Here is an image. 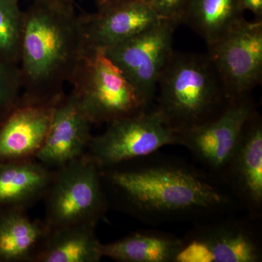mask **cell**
Here are the masks:
<instances>
[{"label":"cell","mask_w":262,"mask_h":262,"mask_svg":"<svg viewBox=\"0 0 262 262\" xmlns=\"http://www.w3.org/2000/svg\"><path fill=\"white\" fill-rule=\"evenodd\" d=\"M101 174L110 208L149 225H195L241 208L211 173L159 151L101 168Z\"/></svg>","instance_id":"1"},{"label":"cell","mask_w":262,"mask_h":262,"mask_svg":"<svg viewBox=\"0 0 262 262\" xmlns=\"http://www.w3.org/2000/svg\"><path fill=\"white\" fill-rule=\"evenodd\" d=\"M87 49L74 5L34 0L24 11L19 68L21 103L52 105Z\"/></svg>","instance_id":"2"},{"label":"cell","mask_w":262,"mask_h":262,"mask_svg":"<svg viewBox=\"0 0 262 262\" xmlns=\"http://www.w3.org/2000/svg\"><path fill=\"white\" fill-rule=\"evenodd\" d=\"M155 108L175 133L212 121L230 104L207 53L173 51L160 75Z\"/></svg>","instance_id":"3"},{"label":"cell","mask_w":262,"mask_h":262,"mask_svg":"<svg viewBox=\"0 0 262 262\" xmlns=\"http://www.w3.org/2000/svg\"><path fill=\"white\" fill-rule=\"evenodd\" d=\"M71 91L90 122L107 124L146 111L135 89L102 50L87 48L70 82Z\"/></svg>","instance_id":"4"},{"label":"cell","mask_w":262,"mask_h":262,"mask_svg":"<svg viewBox=\"0 0 262 262\" xmlns=\"http://www.w3.org/2000/svg\"><path fill=\"white\" fill-rule=\"evenodd\" d=\"M43 200V220L50 229L81 224L97 225L110 209L101 168L87 154L55 169Z\"/></svg>","instance_id":"5"},{"label":"cell","mask_w":262,"mask_h":262,"mask_svg":"<svg viewBox=\"0 0 262 262\" xmlns=\"http://www.w3.org/2000/svg\"><path fill=\"white\" fill-rule=\"evenodd\" d=\"M177 262H261L259 220L229 213L195 224L182 237Z\"/></svg>","instance_id":"6"},{"label":"cell","mask_w":262,"mask_h":262,"mask_svg":"<svg viewBox=\"0 0 262 262\" xmlns=\"http://www.w3.org/2000/svg\"><path fill=\"white\" fill-rule=\"evenodd\" d=\"M178 144L176 133L152 107L106 124V130L93 136L87 154L100 168L142 158L162 147Z\"/></svg>","instance_id":"7"},{"label":"cell","mask_w":262,"mask_h":262,"mask_svg":"<svg viewBox=\"0 0 262 262\" xmlns=\"http://www.w3.org/2000/svg\"><path fill=\"white\" fill-rule=\"evenodd\" d=\"M229 103L253 97L262 80V20L239 22L208 46Z\"/></svg>","instance_id":"8"},{"label":"cell","mask_w":262,"mask_h":262,"mask_svg":"<svg viewBox=\"0 0 262 262\" xmlns=\"http://www.w3.org/2000/svg\"><path fill=\"white\" fill-rule=\"evenodd\" d=\"M179 25L173 20L163 19L151 28L104 51L149 107L155 105L158 80L173 53L174 33Z\"/></svg>","instance_id":"9"},{"label":"cell","mask_w":262,"mask_h":262,"mask_svg":"<svg viewBox=\"0 0 262 262\" xmlns=\"http://www.w3.org/2000/svg\"><path fill=\"white\" fill-rule=\"evenodd\" d=\"M256 110L253 97L231 103L212 121L176 133L178 144L189 151L201 168L223 183L226 170L238 144L245 124Z\"/></svg>","instance_id":"10"},{"label":"cell","mask_w":262,"mask_h":262,"mask_svg":"<svg viewBox=\"0 0 262 262\" xmlns=\"http://www.w3.org/2000/svg\"><path fill=\"white\" fill-rule=\"evenodd\" d=\"M223 183L246 214L261 220L262 117L258 110L245 124Z\"/></svg>","instance_id":"11"},{"label":"cell","mask_w":262,"mask_h":262,"mask_svg":"<svg viewBox=\"0 0 262 262\" xmlns=\"http://www.w3.org/2000/svg\"><path fill=\"white\" fill-rule=\"evenodd\" d=\"M92 125L72 93H64L53 104L47 135L35 160L54 170L83 156L92 139Z\"/></svg>","instance_id":"12"},{"label":"cell","mask_w":262,"mask_h":262,"mask_svg":"<svg viewBox=\"0 0 262 262\" xmlns=\"http://www.w3.org/2000/svg\"><path fill=\"white\" fill-rule=\"evenodd\" d=\"M86 46L106 51L163 20L148 3L134 0L97 13L80 15Z\"/></svg>","instance_id":"13"},{"label":"cell","mask_w":262,"mask_h":262,"mask_svg":"<svg viewBox=\"0 0 262 262\" xmlns=\"http://www.w3.org/2000/svg\"><path fill=\"white\" fill-rule=\"evenodd\" d=\"M53 104H20L0 122V163L35 160L47 135Z\"/></svg>","instance_id":"14"},{"label":"cell","mask_w":262,"mask_h":262,"mask_svg":"<svg viewBox=\"0 0 262 262\" xmlns=\"http://www.w3.org/2000/svg\"><path fill=\"white\" fill-rule=\"evenodd\" d=\"M49 233L44 220H32L27 210L0 208V262H35Z\"/></svg>","instance_id":"15"},{"label":"cell","mask_w":262,"mask_h":262,"mask_svg":"<svg viewBox=\"0 0 262 262\" xmlns=\"http://www.w3.org/2000/svg\"><path fill=\"white\" fill-rule=\"evenodd\" d=\"M54 173L36 160L0 163V208L34 206L44 199Z\"/></svg>","instance_id":"16"},{"label":"cell","mask_w":262,"mask_h":262,"mask_svg":"<svg viewBox=\"0 0 262 262\" xmlns=\"http://www.w3.org/2000/svg\"><path fill=\"white\" fill-rule=\"evenodd\" d=\"M182 238L157 229H144L101 245L103 257L118 262H177Z\"/></svg>","instance_id":"17"},{"label":"cell","mask_w":262,"mask_h":262,"mask_svg":"<svg viewBox=\"0 0 262 262\" xmlns=\"http://www.w3.org/2000/svg\"><path fill=\"white\" fill-rule=\"evenodd\" d=\"M92 224L50 229L35 262H99L103 258L101 244Z\"/></svg>","instance_id":"18"},{"label":"cell","mask_w":262,"mask_h":262,"mask_svg":"<svg viewBox=\"0 0 262 262\" xmlns=\"http://www.w3.org/2000/svg\"><path fill=\"white\" fill-rule=\"evenodd\" d=\"M239 0H187L183 24L213 44L244 20Z\"/></svg>","instance_id":"19"},{"label":"cell","mask_w":262,"mask_h":262,"mask_svg":"<svg viewBox=\"0 0 262 262\" xmlns=\"http://www.w3.org/2000/svg\"><path fill=\"white\" fill-rule=\"evenodd\" d=\"M24 24L19 0H0V59L18 64Z\"/></svg>","instance_id":"20"},{"label":"cell","mask_w":262,"mask_h":262,"mask_svg":"<svg viewBox=\"0 0 262 262\" xmlns=\"http://www.w3.org/2000/svg\"><path fill=\"white\" fill-rule=\"evenodd\" d=\"M23 94L18 64L0 59V122L20 106Z\"/></svg>","instance_id":"21"},{"label":"cell","mask_w":262,"mask_h":262,"mask_svg":"<svg viewBox=\"0 0 262 262\" xmlns=\"http://www.w3.org/2000/svg\"><path fill=\"white\" fill-rule=\"evenodd\" d=\"M187 0H150L149 5L163 20L183 24Z\"/></svg>","instance_id":"22"},{"label":"cell","mask_w":262,"mask_h":262,"mask_svg":"<svg viewBox=\"0 0 262 262\" xmlns=\"http://www.w3.org/2000/svg\"><path fill=\"white\" fill-rule=\"evenodd\" d=\"M241 8L249 10L254 15L255 20H262V0H239Z\"/></svg>","instance_id":"23"},{"label":"cell","mask_w":262,"mask_h":262,"mask_svg":"<svg viewBox=\"0 0 262 262\" xmlns=\"http://www.w3.org/2000/svg\"><path fill=\"white\" fill-rule=\"evenodd\" d=\"M134 0H94L98 7V10L108 9L117 5L124 4Z\"/></svg>","instance_id":"24"},{"label":"cell","mask_w":262,"mask_h":262,"mask_svg":"<svg viewBox=\"0 0 262 262\" xmlns=\"http://www.w3.org/2000/svg\"><path fill=\"white\" fill-rule=\"evenodd\" d=\"M51 1L67 5H74V3H75V0H51Z\"/></svg>","instance_id":"25"},{"label":"cell","mask_w":262,"mask_h":262,"mask_svg":"<svg viewBox=\"0 0 262 262\" xmlns=\"http://www.w3.org/2000/svg\"><path fill=\"white\" fill-rule=\"evenodd\" d=\"M141 1L144 2V3H146L149 4L150 0H141Z\"/></svg>","instance_id":"26"}]
</instances>
